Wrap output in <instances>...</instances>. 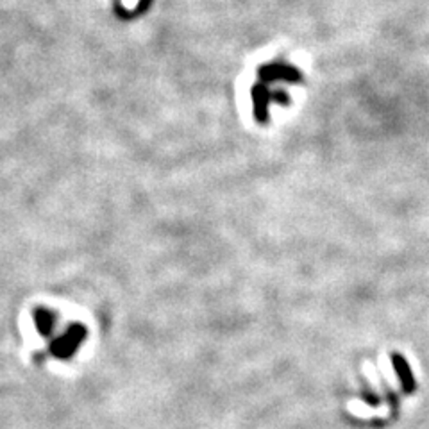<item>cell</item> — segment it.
<instances>
[{
    "label": "cell",
    "instance_id": "obj_1",
    "mask_svg": "<svg viewBox=\"0 0 429 429\" xmlns=\"http://www.w3.org/2000/svg\"><path fill=\"white\" fill-rule=\"evenodd\" d=\"M392 364H393V369H396L397 372V378H399L401 381V386H403L404 393H411L415 392V379L413 376H411V371L410 367H408L406 360H404V356L403 354H393L392 356Z\"/></svg>",
    "mask_w": 429,
    "mask_h": 429
}]
</instances>
